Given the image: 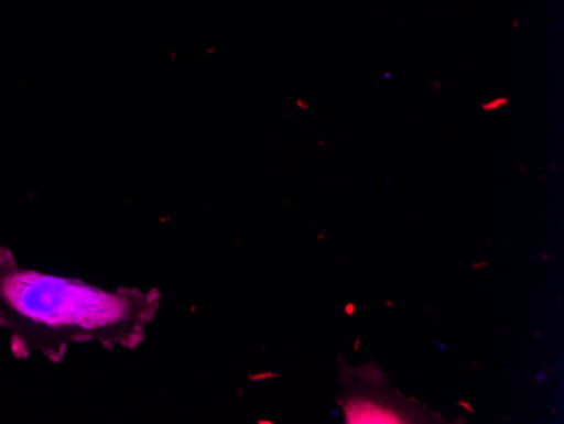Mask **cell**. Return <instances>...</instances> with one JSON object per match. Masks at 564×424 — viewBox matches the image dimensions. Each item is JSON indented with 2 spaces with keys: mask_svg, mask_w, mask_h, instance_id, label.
Returning <instances> with one entry per match:
<instances>
[{
  "mask_svg": "<svg viewBox=\"0 0 564 424\" xmlns=\"http://www.w3.org/2000/svg\"><path fill=\"white\" fill-rule=\"evenodd\" d=\"M158 306L156 291H106L25 269L0 247V327L11 334L18 356L40 352L58 362L73 344L138 347Z\"/></svg>",
  "mask_w": 564,
  "mask_h": 424,
  "instance_id": "6da1fadb",
  "label": "cell"
}]
</instances>
